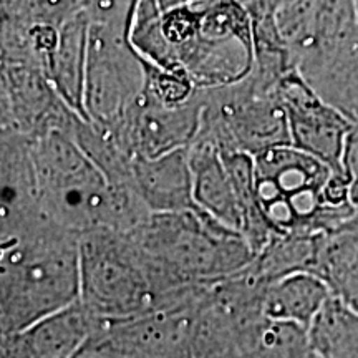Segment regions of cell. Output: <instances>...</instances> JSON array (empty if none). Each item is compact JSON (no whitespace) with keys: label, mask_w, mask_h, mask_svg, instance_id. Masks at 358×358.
Segmentation results:
<instances>
[{"label":"cell","mask_w":358,"mask_h":358,"mask_svg":"<svg viewBox=\"0 0 358 358\" xmlns=\"http://www.w3.org/2000/svg\"><path fill=\"white\" fill-rule=\"evenodd\" d=\"M129 38L148 64L198 90L239 82L254 66L252 22L237 0H141Z\"/></svg>","instance_id":"cell-1"},{"label":"cell","mask_w":358,"mask_h":358,"mask_svg":"<svg viewBox=\"0 0 358 358\" xmlns=\"http://www.w3.org/2000/svg\"><path fill=\"white\" fill-rule=\"evenodd\" d=\"M0 239V335L80 302L78 232L45 216Z\"/></svg>","instance_id":"cell-2"},{"label":"cell","mask_w":358,"mask_h":358,"mask_svg":"<svg viewBox=\"0 0 358 358\" xmlns=\"http://www.w3.org/2000/svg\"><path fill=\"white\" fill-rule=\"evenodd\" d=\"M262 216L275 236L332 234L358 213L348 179L292 145L254 156Z\"/></svg>","instance_id":"cell-3"},{"label":"cell","mask_w":358,"mask_h":358,"mask_svg":"<svg viewBox=\"0 0 358 358\" xmlns=\"http://www.w3.org/2000/svg\"><path fill=\"white\" fill-rule=\"evenodd\" d=\"M131 236L150 257L169 299L191 287L229 280L256 261L239 231L199 209L151 214Z\"/></svg>","instance_id":"cell-4"},{"label":"cell","mask_w":358,"mask_h":358,"mask_svg":"<svg viewBox=\"0 0 358 358\" xmlns=\"http://www.w3.org/2000/svg\"><path fill=\"white\" fill-rule=\"evenodd\" d=\"M153 264L133 236L100 227L80 234V303L103 324L164 307Z\"/></svg>","instance_id":"cell-5"},{"label":"cell","mask_w":358,"mask_h":358,"mask_svg":"<svg viewBox=\"0 0 358 358\" xmlns=\"http://www.w3.org/2000/svg\"><path fill=\"white\" fill-rule=\"evenodd\" d=\"M38 198L45 216L83 234L115 231V191L73 133L50 131L30 141Z\"/></svg>","instance_id":"cell-6"},{"label":"cell","mask_w":358,"mask_h":358,"mask_svg":"<svg viewBox=\"0 0 358 358\" xmlns=\"http://www.w3.org/2000/svg\"><path fill=\"white\" fill-rule=\"evenodd\" d=\"M284 75L254 65L239 82L203 92L199 133L216 143L219 151L257 156L290 145L285 108L279 96Z\"/></svg>","instance_id":"cell-7"},{"label":"cell","mask_w":358,"mask_h":358,"mask_svg":"<svg viewBox=\"0 0 358 358\" xmlns=\"http://www.w3.org/2000/svg\"><path fill=\"white\" fill-rule=\"evenodd\" d=\"M146 85V60L129 34L90 24L88 66L85 83L87 118L110 128L138 100Z\"/></svg>","instance_id":"cell-8"},{"label":"cell","mask_w":358,"mask_h":358,"mask_svg":"<svg viewBox=\"0 0 358 358\" xmlns=\"http://www.w3.org/2000/svg\"><path fill=\"white\" fill-rule=\"evenodd\" d=\"M203 92L182 105H166L143 90L138 100L110 128H100L131 158H159L189 148L203 120Z\"/></svg>","instance_id":"cell-9"},{"label":"cell","mask_w":358,"mask_h":358,"mask_svg":"<svg viewBox=\"0 0 358 358\" xmlns=\"http://www.w3.org/2000/svg\"><path fill=\"white\" fill-rule=\"evenodd\" d=\"M0 75L2 131L17 133L29 141L55 129L75 131L82 118L69 108L38 66L27 62L2 60Z\"/></svg>","instance_id":"cell-10"},{"label":"cell","mask_w":358,"mask_h":358,"mask_svg":"<svg viewBox=\"0 0 358 358\" xmlns=\"http://www.w3.org/2000/svg\"><path fill=\"white\" fill-rule=\"evenodd\" d=\"M279 96L287 115L290 145L345 176L342 161L353 127L350 120L329 105L295 69L282 77Z\"/></svg>","instance_id":"cell-11"},{"label":"cell","mask_w":358,"mask_h":358,"mask_svg":"<svg viewBox=\"0 0 358 358\" xmlns=\"http://www.w3.org/2000/svg\"><path fill=\"white\" fill-rule=\"evenodd\" d=\"M82 303L6 334L0 338V358H71L98 325Z\"/></svg>","instance_id":"cell-12"},{"label":"cell","mask_w":358,"mask_h":358,"mask_svg":"<svg viewBox=\"0 0 358 358\" xmlns=\"http://www.w3.org/2000/svg\"><path fill=\"white\" fill-rule=\"evenodd\" d=\"M295 69L329 105L358 122V32L306 52Z\"/></svg>","instance_id":"cell-13"},{"label":"cell","mask_w":358,"mask_h":358,"mask_svg":"<svg viewBox=\"0 0 358 358\" xmlns=\"http://www.w3.org/2000/svg\"><path fill=\"white\" fill-rule=\"evenodd\" d=\"M133 186L153 214L198 209L192 198L189 148L159 158H133Z\"/></svg>","instance_id":"cell-14"},{"label":"cell","mask_w":358,"mask_h":358,"mask_svg":"<svg viewBox=\"0 0 358 358\" xmlns=\"http://www.w3.org/2000/svg\"><path fill=\"white\" fill-rule=\"evenodd\" d=\"M189 163L196 208L243 234L239 199L216 143L198 133L189 146Z\"/></svg>","instance_id":"cell-15"},{"label":"cell","mask_w":358,"mask_h":358,"mask_svg":"<svg viewBox=\"0 0 358 358\" xmlns=\"http://www.w3.org/2000/svg\"><path fill=\"white\" fill-rule=\"evenodd\" d=\"M332 295L324 277L313 272H294L266 285L261 313L268 320L308 329Z\"/></svg>","instance_id":"cell-16"},{"label":"cell","mask_w":358,"mask_h":358,"mask_svg":"<svg viewBox=\"0 0 358 358\" xmlns=\"http://www.w3.org/2000/svg\"><path fill=\"white\" fill-rule=\"evenodd\" d=\"M90 45V20L80 12L60 29L57 50L48 70V80L70 110L88 122L85 110V83H87Z\"/></svg>","instance_id":"cell-17"},{"label":"cell","mask_w":358,"mask_h":358,"mask_svg":"<svg viewBox=\"0 0 358 358\" xmlns=\"http://www.w3.org/2000/svg\"><path fill=\"white\" fill-rule=\"evenodd\" d=\"M315 358H358V310L332 295L307 329Z\"/></svg>","instance_id":"cell-18"},{"label":"cell","mask_w":358,"mask_h":358,"mask_svg":"<svg viewBox=\"0 0 358 358\" xmlns=\"http://www.w3.org/2000/svg\"><path fill=\"white\" fill-rule=\"evenodd\" d=\"M319 275L334 295L358 310V227L345 226L327 236Z\"/></svg>","instance_id":"cell-19"},{"label":"cell","mask_w":358,"mask_h":358,"mask_svg":"<svg viewBox=\"0 0 358 358\" xmlns=\"http://www.w3.org/2000/svg\"><path fill=\"white\" fill-rule=\"evenodd\" d=\"M83 12V0H2V24L62 29L66 22Z\"/></svg>","instance_id":"cell-20"},{"label":"cell","mask_w":358,"mask_h":358,"mask_svg":"<svg viewBox=\"0 0 358 358\" xmlns=\"http://www.w3.org/2000/svg\"><path fill=\"white\" fill-rule=\"evenodd\" d=\"M140 2L141 0H83V10L90 24L129 34Z\"/></svg>","instance_id":"cell-21"},{"label":"cell","mask_w":358,"mask_h":358,"mask_svg":"<svg viewBox=\"0 0 358 358\" xmlns=\"http://www.w3.org/2000/svg\"><path fill=\"white\" fill-rule=\"evenodd\" d=\"M71 358H129L110 324H100Z\"/></svg>","instance_id":"cell-22"},{"label":"cell","mask_w":358,"mask_h":358,"mask_svg":"<svg viewBox=\"0 0 358 358\" xmlns=\"http://www.w3.org/2000/svg\"><path fill=\"white\" fill-rule=\"evenodd\" d=\"M343 173L348 179V194L350 203L358 211V122L353 123L352 131L347 138L345 151H343Z\"/></svg>","instance_id":"cell-23"},{"label":"cell","mask_w":358,"mask_h":358,"mask_svg":"<svg viewBox=\"0 0 358 358\" xmlns=\"http://www.w3.org/2000/svg\"><path fill=\"white\" fill-rule=\"evenodd\" d=\"M355 6H357V19H358V0H355Z\"/></svg>","instance_id":"cell-24"}]
</instances>
